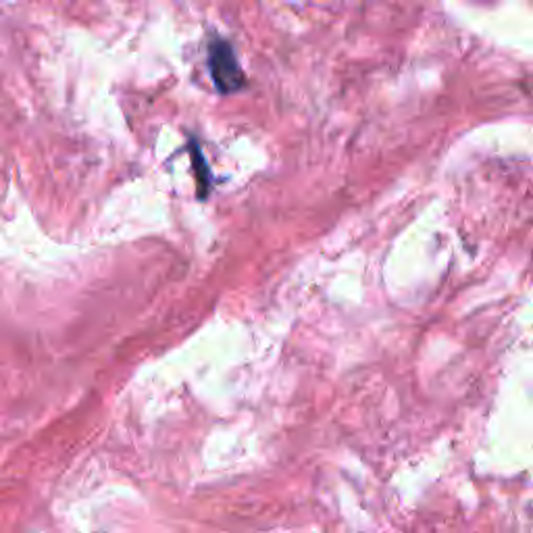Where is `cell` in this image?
Returning a JSON list of instances; mask_svg holds the SVG:
<instances>
[{
  "instance_id": "1",
  "label": "cell",
  "mask_w": 533,
  "mask_h": 533,
  "mask_svg": "<svg viewBox=\"0 0 533 533\" xmlns=\"http://www.w3.org/2000/svg\"><path fill=\"white\" fill-rule=\"evenodd\" d=\"M209 65H211V73H213V80L215 86L227 94V92H234L244 84V75L238 67V61L232 53V48L223 44V42H215L211 46V55H209Z\"/></svg>"
},
{
  "instance_id": "2",
  "label": "cell",
  "mask_w": 533,
  "mask_h": 533,
  "mask_svg": "<svg viewBox=\"0 0 533 533\" xmlns=\"http://www.w3.org/2000/svg\"><path fill=\"white\" fill-rule=\"evenodd\" d=\"M190 152H192V161H194V171H196V182H198V196L205 198L211 190V171L205 163V157H202L200 148L196 146V142H190Z\"/></svg>"
}]
</instances>
